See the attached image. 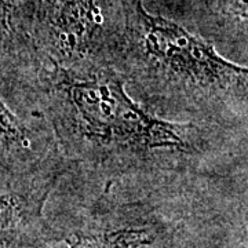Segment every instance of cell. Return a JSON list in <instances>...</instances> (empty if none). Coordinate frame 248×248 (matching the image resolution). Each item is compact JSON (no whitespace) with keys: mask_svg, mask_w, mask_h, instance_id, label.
Masks as SVG:
<instances>
[{"mask_svg":"<svg viewBox=\"0 0 248 248\" xmlns=\"http://www.w3.org/2000/svg\"><path fill=\"white\" fill-rule=\"evenodd\" d=\"M202 1L210 19L205 40L215 48L222 46L223 57L229 61L234 63L247 61V0Z\"/></svg>","mask_w":248,"mask_h":248,"instance_id":"cell-8","label":"cell"},{"mask_svg":"<svg viewBox=\"0 0 248 248\" xmlns=\"http://www.w3.org/2000/svg\"><path fill=\"white\" fill-rule=\"evenodd\" d=\"M31 9L22 0H0V94L21 115L45 66L31 37Z\"/></svg>","mask_w":248,"mask_h":248,"instance_id":"cell-6","label":"cell"},{"mask_svg":"<svg viewBox=\"0 0 248 248\" xmlns=\"http://www.w3.org/2000/svg\"><path fill=\"white\" fill-rule=\"evenodd\" d=\"M22 1H24V3L27 4L29 9H31V6H32V3H33V0H22Z\"/></svg>","mask_w":248,"mask_h":248,"instance_id":"cell-9","label":"cell"},{"mask_svg":"<svg viewBox=\"0 0 248 248\" xmlns=\"http://www.w3.org/2000/svg\"><path fill=\"white\" fill-rule=\"evenodd\" d=\"M29 112L45 119L66 175L94 184L247 175V133L149 113L112 66H43Z\"/></svg>","mask_w":248,"mask_h":248,"instance_id":"cell-1","label":"cell"},{"mask_svg":"<svg viewBox=\"0 0 248 248\" xmlns=\"http://www.w3.org/2000/svg\"><path fill=\"white\" fill-rule=\"evenodd\" d=\"M65 171L45 119L14 112L0 94V192L57 186Z\"/></svg>","mask_w":248,"mask_h":248,"instance_id":"cell-5","label":"cell"},{"mask_svg":"<svg viewBox=\"0 0 248 248\" xmlns=\"http://www.w3.org/2000/svg\"><path fill=\"white\" fill-rule=\"evenodd\" d=\"M55 186L0 192V248H55L61 244L45 208Z\"/></svg>","mask_w":248,"mask_h":248,"instance_id":"cell-7","label":"cell"},{"mask_svg":"<svg viewBox=\"0 0 248 248\" xmlns=\"http://www.w3.org/2000/svg\"><path fill=\"white\" fill-rule=\"evenodd\" d=\"M125 28L124 0H33L31 37L45 66H112Z\"/></svg>","mask_w":248,"mask_h":248,"instance_id":"cell-4","label":"cell"},{"mask_svg":"<svg viewBox=\"0 0 248 248\" xmlns=\"http://www.w3.org/2000/svg\"><path fill=\"white\" fill-rule=\"evenodd\" d=\"M222 189L217 178L94 184L63 174L55 190L71 205L48 219L69 248H185V219Z\"/></svg>","mask_w":248,"mask_h":248,"instance_id":"cell-3","label":"cell"},{"mask_svg":"<svg viewBox=\"0 0 248 248\" xmlns=\"http://www.w3.org/2000/svg\"><path fill=\"white\" fill-rule=\"evenodd\" d=\"M125 28L113 63L149 113L179 123L248 131V71L182 25L124 0Z\"/></svg>","mask_w":248,"mask_h":248,"instance_id":"cell-2","label":"cell"}]
</instances>
